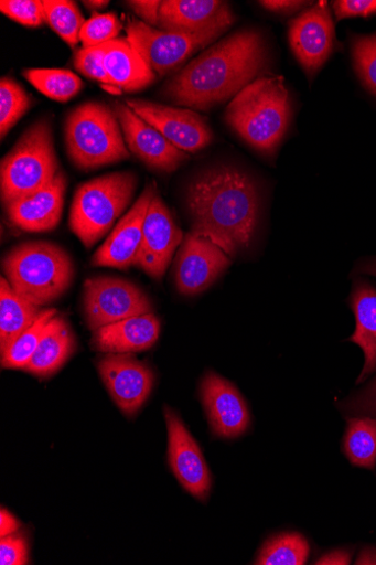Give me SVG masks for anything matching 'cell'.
Segmentation results:
<instances>
[{"mask_svg":"<svg viewBox=\"0 0 376 565\" xmlns=\"http://www.w3.org/2000/svg\"><path fill=\"white\" fill-rule=\"evenodd\" d=\"M114 110L128 148L149 168L170 173L176 171L187 160L185 151L179 149L140 118L127 103L117 102Z\"/></svg>","mask_w":376,"mask_h":565,"instance_id":"e0dca14e","label":"cell"},{"mask_svg":"<svg viewBox=\"0 0 376 565\" xmlns=\"http://www.w3.org/2000/svg\"><path fill=\"white\" fill-rule=\"evenodd\" d=\"M55 317L56 310H43L34 324L2 353L3 369L24 370Z\"/></svg>","mask_w":376,"mask_h":565,"instance_id":"f1b7e54d","label":"cell"},{"mask_svg":"<svg viewBox=\"0 0 376 565\" xmlns=\"http://www.w3.org/2000/svg\"><path fill=\"white\" fill-rule=\"evenodd\" d=\"M97 370L122 413L129 417L137 414L153 387L150 367L130 353H109L99 359Z\"/></svg>","mask_w":376,"mask_h":565,"instance_id":"5bb4252c","label":"cell"},{"mask_svg":"<svg viewBox=\"0 0 376 565\" xmlns=\"http://www.w3.org/2000/svg\"><path fill=\"white\" fill-rule=\"evenodd\" d=\"M170 466L181 486L194 498L206 501L212 477L198 444L174 411L165 406Z\"/></svg>","mask_w":376,"mask_h":565,"instance_id":"2e32d148","label":"cell"},{"mask_svg":"<svg viewBox=\"0 0 376 565\" xmlns=\"http://www.w3.org/2000/svg\"><path fill=\"white\" fill-rule=\"evenodd\" d=\"M234 21L230 6L219 0H165L161 3L158 26L166 32L196 34L229 29Z\"/></svg>","mask_w":376,"mask_h":565,"instance_id":"ffe728a7","label":"cell"},{"mask_svg":"<svg viewBox=\"0 0 376 565\" xmlns=\"http://www.w3.org/2000/svg\"><path fill=\"white\" fill-rule=\"evenodd\" d=\"M0 351L4 353L41 315V306L18 292L4 277L0 281Z\"/></svg>","mask_w":376,"mask_h":565,"instance_id":"d4e9b609","label":"cell"},{"mask_svg":"<svg viewBox=\"0 0 376 565\" xmlns=\"http://www.w3.org/2000/svg\"><path fill=\"white\" fill-rule=\"evenodd\" d=\"M60 173L51 125H32L8 153L0 168L2 200L7 204L47 185Z\"/></svg>","mask_w":376,"mask_h":565,"instance_id":"52a82bcc","label":"cell"},{"mask_svg":"<svg viewBox=\"0 0 376 565\" xmlns=\"http://www.w3.org/2000/svg\"><path fill=\"white\" fill-rule=\"evenodd\" d=\"M0 11L13 21L30 28L45 22L44 6L40 0H2Z\"/></svg>","mask_w":376,"mask_h":565,"instance_id":"d590c367","label":"cell"},{"mask_svg":"<svg viewBox=\"0 0 376 565\" xmlns=\"http://www.w3.org/2000/svg\"><path fill=\"white\" fill-rule=\"evenodd\" d=\"M351 553L339 550L320 557L315 564L347 565L351 563Z\"/></svg>","mask_w":376,"mask_h":565,"instance_id":"b9f144b4","label":"cell"},{"mask_svg":"<svg viewBox=\"0 0 376 565\" xmlns=\"http://www.w3.org/2000/svg\"><path fill=\"white\" fill-rule=\"evenodd\" d=\"M310 546L298 533H283L268 540L261 547L256 564L302 565L307 562Z\"/></svg>","mask_w":376,"mask_h":565,"instance_id":"4316f807","label":"cell"},{"mask_svg":"<svg viewBox=\"0 0 376 565\" xmlns=\"http://www.w3.org/2000/svg\"><path fill=\"white\" fill-rule=\"evenodd\" d=\"M289 40L297 61L312 77L331 57L335 26L327 2H318L291 21Z\"/></svg>","mask_w":376,"mask_h":565,"instance_id":"30bf717a","label":"cell"},{"mask_svg":"<svg viewBox=\"0 0 376 565\" xmlns=\"http://www.w3.org/2000/svg\"><path fill=\"white\" fill-rule=\"evenodd\" d=\"M84 313L96 331L130 318L152 313L148 296L136 285L119 278L96 277L84 287Z\"/></svg>","mask_w":376,"mask_h":565,"instance_id":"9c48e42d","label":"cell"},{"mask_svg":"<svg viewBox=\"0 0 376 565\" xmlns=\"http://www.w3.org/2000/svg\"><path fill=\"white\" fill-rule=\"evenodd\" d=\"M118 117L99 102H86L66 120L65 137L71 160L83 171L130 158Z\"/></svg>","mask_w":376,"mask_h":565,"instance_id":"5b68a950","label":"cell"},{"mask_svg":"<svg viewBox=\"0 0 376 565\" xmlns=\"http://www.w3.org/2000/svg\"><path fill=\"white\" fill-rule=\"evenodd\" d=\"M28 563V543L23 536L9 535L0 540V564L24 565Z\"/></svg>","mask_w":376,"mask_h":565,"instance_id":"8d00e7d4","label":"cell"},{"mask_svg":"<svg viewBox=\"0 0 376 565\" xmlns=\"http://www.w3.org/2000/svg\"><path fill=\"white\" fill-rule=\"evenodd\" d=\"M187 207L194 235L210 239L228 256L247 249L259 215L258 193L243 172L212 169L189 188Z\"/></svg>","mask_w":376,"mask_h":565,"instance_id":"7a4b0ae2","label":"cell"},{"mask_svg":"<svg viewBox=\"0 0 376 565\" xmlns=\"http://www.w3.org/2000/svg\"><path fill=\"white\" fill-rule=\"evenodd\" d=\"M67 180L60 171L57 177L41 190L7 204L10 222L29 233L55 230L63 215Z\"/></svg>","mask_w":376,"mask_h":565,"instance_id":"d6986e66","label":"cell"},{"mask_svg":"<svg viewBox=\"0 0 376 565\" xmlns=\"http://www.w3.org/2000/svg\"><path fill=\"white\" fill-rule=\"evenodd\" d=\"M229 256L210 239L189 233L175 260L174 278L179 291L194 296L207 289L230 266Z\"/></svg>","mask_w":376,"mask_h":565,"instance_id":"4fadbf2b","label":"cell"},{"mask_svg":"<svg viewBox=\"0 0 376 565\" xmlns=\"http://www.w3.org/2000/svg\"><path fill=\"white\" fill-rule=\"evenodd\" d=\"M259 4L268 11L281 14H290L301 10L308 3L305 2H291V0H268V2H259Z\"/></svg>","mask_w":376,"mask_h":565,"instance_id":"ab89813d","label":"cell"},{"mask_svg":"<svg viewBox=\"0 0 376 565\" xmlns=\"http://www.w3.org/2000/svg\"><path fill=\"white\" fill-rule=\"evenodd\" d=\"M45 22L68 45L76 46L86 21L75 2L68 0H44Z\"/></svg>","mask_w":376,"mask_h":565,"instance_id":"f546056e","label":"cell"},{"mask_svg":"<svg viewBox=\"0 0 376 565\" xmlns=\"http://www.w3.org/2000/svg\"><path fill=\"white\" fill-rule=\"evenodd\" d=\"M99 46L104 67L121 92H138L155 81V74L128 38H118Z\"/></svg>","mask_w":376,"mask_h":565,"instance_id":"7402d4cb","label":"cell"},{"mask_svg":"<svg viewBox=\"0 0 376 565\" xmlns=\"http://www.w3.org/2000/svg\"><path fill=\"white\" fill-rule=\"evenodd\" d=\"M358 274L376 277V259L359 265ZM342 407L350 415L376 416V379L361 393L344 402Z\"/></svg>","mask_w":376,"mask_h":565,"instance_id":"836d02e7","label":"cell"},{"mask_svg":"<svg viewBox=\"0 0 376 565\" xmlns=\"http://www.w3.org/2000/svg\"><path fill=\"white\" fill-rule=\"evenodd\" d=\"M122 29L123 24L117 14L94 13L82 29L80 41L84 47L98 46L118 39Z\"/></svg>","mask_w":376,"mask_h":565,"instance_id":"d6a6232c","label":"cell"},{"mask_svg":"<svg viewBox=\"0 0 376 565\" xmlns=\"http://www.w3.org/2000/svg\"><path fill=\"white\" fill-rule=\"evenodd\" d=\"M76 349L75 337L62 317L51 320L50 328L24 371L40 377L58 372Z\"/></svg>","mask_w":376,"mask_h":565,"instance_id":"cb8c5ba5","label":"cell"},{"mask_svg":"<svg viewBox=\"0 0 376 565\" xmlns=\"http://www.w3.org/2000/svg\"><path fill=\"white\" fill-rule=\"evenodd\" d=\"M126 103L140 118L185 152H197L213 140V132L205 119L192 110L144 99H127Z\"/></svg>","mask_w":376,"mask_h":565,"instance_id":"7c38bea8","label":"cell"},{"mask_svg":"<svg viewBox=\"0 0 376 565\" xmlns=\"http://www.w3.org/2000/svg\"><path fill=\"white\" fill-rule=\"evenodd\" d=\"M291 114L283 77L265 76L233 98L225 119L249 146L265 156H272L289 129Z\"/></svg>","mask_w":376,"mask_h":565,"instance_id":"3957f363","label":"cell"},{"mask_svg":"<svg viewBox=\"0 0 376 565\" xmlns=\"http://www.w3.org/2000/svg\"><path fill=\"white\" fill-rule=\"evenodd\" d=\"M32 106L25 89L13 78L0 81V137L2 140Z\"/></svg>","mask_w":376,"mask_h":565,"instance_id":"4dcf8cb0","label":"cell"},{"mask_svg":"<svg viewBox=\"0 0 376 565\" xmlns=\"http://www.w3.org/2000/svg\"><path fill=\"white\" fill-rule=\"evenodd\" d=\"M155 192L153 183L146 186L133 207L94 254L92 260L94 267L125 270L137 265L142 244L144 218Z\"/></svg>","mask_w":376,"mask_h":565,"instance_id":"ac0fdd59","label":"cell"},{"mask_svg":"<svg viewBox=\"0 0 376 565\" xmlns=\"http://www.w3.org/2000/svg\"><path fill=\"white\" fill-rule=\"evenodd\" d=\"M20 529V523L7 509L0 510V536L13 535Z\"/></svg>","mask_w":376,"mask_h":565,"instance_id":"60d3db41","label":"cell"},{"mask_svg":"<svg viewBox=\"0 0 376 565\" xmlns=\"http://www.w3.org/2000/svg\"><path fill=\"white\" fill-rule=\"evenodd\" d=\"M337 20L376 14V0H339L333 3Z\"/></svg>","mask_w":376,"mask_h":565,"instance_id":"74e56055","label":"cell"},{"mask_svg":"<svg viewBox=\"0 0 376 565\" xmlns=\"http://www.w3.org/2000/svg\"><path fill=\"white\" fill-rule=\"evenodd\" d=\"M83 4L88 10L97 12L109 7L110 2H107V0H88V2H83Z\"/></svg>","mask_w":376,"mask_h":565,"instance_id":"7bdbcfd3","label":"cell"},{"mask_svg":"<svg viewBox=\"0 0 376 565\" xmlns=\"http://www.w3.org/2000/svg\"><path fill=\"white\" fill-rule=\"evenodd\" d=\"M75 67L83 75L101 82L107 86V88H111L114 93L121 92L104 67L103 54L99 45L78 50L75 56Z\"/></svg>","mask_w":376,"mask_h":565,"instance_id":"e575fe53","label":"cell"},{"mask_svg":"<svg viewBox=\"0 0 376 565\" xmlns=\"http://www.w3.org/2000/svg\"><path fill=\"white\" fill-rule=\"evenodd\" d=\"M343 448L352 466L374 470L376 466V419H348Z\"/></svg>","mask_w":376,"mask_h":565,"instance_id":"484cf974","label":"cell"},{"mask_svg":"<svg viewBox=\"0 0 376 565\" xmlns=\"http://www.w3.org/2000/svg\"><path fill=\"white\" fill-rule=\"evenodd\" d=\"M267 53L258 31L234 33L193 60L165 85L176 106L206 111L235 97L265 70Z\"/></svg>","mask_w":376,"mask_h":565,"instance_id":"6da1fadb","label":"cell"},{"mask_svg":"<svg viewBox=\"0 0 376 565\" xmlns=\"http://www.w3.org/2000/svg\"><path fill=\"white\" fill-rule=\"evenodd\" d=\"M23 76L43 95L68 102L82 90L84 83L67 70H25Z\"/></svg>","mask_w":376,"mask_h":565,"instance_id":"83f0119b","label":"cell"},{"mask_svg":"<svg viewBox=\"0 0 376 565\" xmlns=\"http://www.w3.org/2000/svg\"><path fill=\"white\" fill-rule=\"evenodd\" d=\"M350 303L356 320V330L350 341L364 352L365 363L357 384L376 371V288L365 280L354 285Z\"/></svg>","mask_w":376,"mask_h":565,"instance_id":"603a6c76","label":"cell"},{"mask_svg":"<svg viewBox=\"0 0 376 565\" xmlns=\"http://www.w3.org/2000/svg\"><path fill=\"white\" fill-rule=\"evenodd\" d=\"M201 399L212 430L219 438L234 439L250 426V414L240 392L216 373H207L201 383Z\"/></svg>","mask_w":376,"mask_h":565,"instance_id":"9a60e30c","label":"cell"},{"mask_svg":"<svg viewBox=\"0 0 376 565\" xmlns=\"http://www.w3.org/2000/svg\"><path fill=\"white\" fill-rule=\"evenodd\" d=\"M183 238V232L176 225L166 203L155 192L144 218L142 244L136 266L153 279L160 280L166 274Z\"/></svg>","mask_w":376,"mask_h":565,"instance_id":"8fae6325","label":"cell"},{"mask_svg":"<svg viewBox=\"0 0 376 565\" xmlns=\"http://www.w3.org/2000/svg\"><path fill=\"white\" fill-rule=\"evenodd\" d=\"M160 322L153 313L103 327L93 333V348L105 353H130L150 349L159 338Z\"/></svg>","mask_w":376,"mask_h":565,"instance_id":"44dd1931","label":"cell"},{"mask_svg":"<svg viewBox=\"0 0 376 565\" xmlns=\"http://www.w3.org/2000/svg\"><path fill=\"white\" fill-rule=\"evenodd\" d=\"M137 184L133 173L118 172L96 178L76 190L69 225L87 248L109 233L122 216Z\"/></svg>","mask_w":376,"mask_h":565,"instance_id":"8992f818","label":"cell"},{"mask_svg":"<svg viewBox=\"0 0 376 565\" xmlns=\"http://www.w3.org/2000/svg\"><path fill=\"white\" fill-rule=\"evenodd\" d=\"M161 3L163 2L160 0H133L127 4L141 18L142 22L154 28L158 26Z\"/></svg>","mask_w":376,"mask_h":565,"instance_id":"f35d334b","label":"cell"},{"mask_svg":"<svg viewBox=\"0 0 376 565\" xmlns=\"http://www.w3.org/2000/svg\"><path fill=\"white\" fill-rule=\"evenodd\" d=\"M227 30L219 28L196 34L166 32L133 17L128 18L126 26L127 38L158 76H166L176 71L198 50L221 38Z\"/></svg>","mask_w":376,"mask_h":565,"instance_id":"ba28073f","label":"cell"},{"mask_svg":"<svg viewBox=\"0 0 376 565\" xmlns=\"http://www.w3.org/2000/svg\"><path fill=\"white\" fill-rule=\"evenodd\" d=\"M12 287L37 306L61 298L72 286L75 269L68 253L49 242L15 246L3 262Z\"/></svg>","mask_w":376,"mask_h":565,"instance_id":"277c9868","label":"cell"},{"mask_svg":"<svg viewBox=\"0 0 376 565\" xmlns=\"http://www.w3.org/2000/svg\"><path fill=\"white\" fill-rule=\"evenodd\" d=\"M355 71L365 88L376 96V33L352 36Z\"/></svg>","mask_w":376,"mask_h":565,"instance_id":"1f68e13d","label":"cell"}]
</instances>
